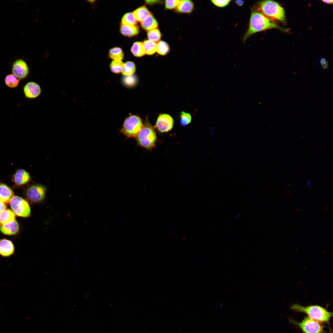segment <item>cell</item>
<instances>
[{"label":"cell","mask_w":333,"mask_h":333,"mask_svg":"<svg viewBox=\"0 0 333 333\" xmlns=\"http://www.w3.org/2000/svg\"><path fill=\"white\" fill-rule=\"evenodd\" d=\"M274 28L280 29V27L271 19L254 9L251 12L248 27L243 37V41L245 42L256 33Z\"/></svg>","instance_id":"1"},{"label":"cell","mask_w":333,"mask_h":333,"mask_svg":"<svg viewBox=\"0 0 333 333\" xmlns=\"http://www.w3.org/2000/svg\"><path fill=\"white\" fill-rule=\"evenodd\" d=\"M290 308L292 310L306 314L313 320L320 323L329 324L333 313L325 308L318 305H310L303 306L298 304H294Z\"/></svg>","instance_id":"2"},{"label":"cell","mask_w":333,"mask_h":333,"mask_svg":"<svg viewBox=\"0 0 333 333\" xmlns=\"http://www.w3.org/2000/svg\"><path fill=\"white\" fill-rule=\"evenodd\" d=\"M265 16L271 19L283 22L285 18L283 8L277 2L272 0H265L258 2L255 8Z\"/></svg>","instance_id":"3"},{"label":"cell","mask_w":333,"mask_h":333,"mask_svg":"<svg viewBox=\"0 0 333 333\" xmlns=\"http://www.w3.org/2000/svg\"><path fill=\"white\" fill-rule=\"evenodd\" d=\"M135 139L137 145L146 150H151L155 147L157 135L154 128L147 119Z\"/></svg>","instance_id":"4"},{"label":"cell","mask_w":333,"mask_h":333,"mask_svg":"<svg viewBox=\"0 0 333 333\" xmlns=\"http://www.w3.org/2000/svg\"><path fill=\"white\" fill-rule=\"evenodd\" d=\"M141 118L133 115L127 117L124 121L121 132L128 138H135L143 126Z\"/></svg>","instance_id":"5"},{"label":"cell","mask_w":333,"mask_h":333,"mask_svg":"<svg viewBox=\"0 0 333 333\" xmlns=\"http://www.w3.org/2000/svg\"><path fill=\"white\" fill-rule=\"evenodd\" d=\"M290 321L299 328L302 333H326L324 327L321 323L306 317L300 322L291 319Z\"/></svg>","instance_id":"6"},{"label":"cell","mask_w":333,"mask_h":333,"mask_svg":"<svg viewBox=\"0 0 333 333\" xmlns=\"http://www.w3.org/2000/svg\"><path fill=\"white\" fill-rule=\"evenodd\" d=\"M11 208L14 214L18 216L27 217L31 214V209L28 202L18 196H14L10 202Z\"/></svg>","instance_id":"7"},{"label":"cell","mask_w":333,"mask_h":333,"mask_svg":"<svg viewBox=\"0 0 333 333\" xmlns=\"http://www.w3.org/2000/svg\"><path fill=\"white\" fill-rule=\"evenodd\" d=\"M46 190V188L42 185H32L26 190V195L28 199L31 202H39L44 199Z\"/></svg>","instance_id":"8"},{"label":"cell","mask_w":333,"mask_h":333,"mask_svg":"<svg viewBox=\"0 0 333 333\" xmlns=\"http://www.w3.org/2000/svg\"><path fill=\"white\" fill-rule=\"evenodd\" d=\"M11 71L12 74L20 80L27 78L30 74L29 68L27 64L21 59L17 60L13 63Z\"/></svg>","instance_id":"9"},{"label":"cell","mask_w":333,"mask_h":333,"mask_svg":"<svg viewBox=\"0 0 333 333\" xmlns=\"http://www.w3.org/2000/svg\"><path fill=\"white\" fill-rule=\"evenodd\" d=\"M174 124L173 118L169 114L163 113L158 116L154 128L161 133H166L172 129Z\"/></svg>","instance_id":"10"},{"label":"cell","mask_w":333,"mask_h":333,"mask_svg":"<svg viewBox=\"0 0 333 333\" xmlns=\"http://www.w3.org/2000/svg\"><path fill=\"white\" fill-rule=\"evenodd\" d=\"M23 92L26 98L34 99L37 98L40 95L42 89L38 84L34 81H30L24 86Z\"/></svg>","instance_id":"11"},{"label":"cell","mask_w":333,"mask_h":333,"mask_svg":"<svg viewBox=\"0 0 333 333\" xmlns=\"http://www.w3.org/2000/svg\"><path fill=\"white\" fill-rule=\"evenodd\" d=\"M14 247L11 240L5 238L0 239L1 257H9L14 255Z\"/></svg>","instance_id":"12"},{"label":"cell","mask_w":333,"mask_h":333,"mask_svg":"<svg viewBox=\"0 0 333 333\" xmlns=\"http://www.w3.org/2000/svg\"><path fill=\"white\" fill-rule=\"evenodd\" d=\"M31 176L29 173L23 169L17 170L13 176L12 180L17 186L24 185L30 180Z\"/></svg>","instance_id":"13"},{"label":"cell","mask_w":333,"mask_h":333,"mask_svg":"<svg viewBox=\"0 0 333 333\" xmlns=\"http://www.w3.org/2000/svg\"><path fill=\"white\" fill-rule=\"evenodd\" d=\"M14 196V192L10 187L4 183H0V201L9 203Z\"/></svg>","instance_id":"14"},{"label":"cell","mask_w":333,"mask_h":333,"mask_svg":"<svg viewBox=\"0 0 333 333\" xmlns=\"http://www.w3.org/2000/svg\"><path fill=\"white\" fill-rule=\"evenodd\" d=\"M19 230V224L16 220L6 224H0V231L5 235H15L18 232Z\"/></svg>","instance_id":"15"},{"label":"cell","mask_w":333,"mask_h":333,"mask_svg":"<svg viewBox=\"0 0 333 333\" xmlns=\"http://www.w3.org/2000/svg\"><path fill=\"white\" fill-rule=\"evenodd\" d=\"M194 7V4L192 1L181 0L176 8V10L180 13L189 14L193 11Z\"/></svg>","instance_id":"16"},{"label":"cell","mask_w":333,"mask_h":333,"mask_svg":"<svg viewBox=\"0 0 333 333\" xmlns=\"http://www.w3.org/2000/svg\"><path fill=\"white\" fill-rule=\"evenodd\" d=\"M141 23L142 28L148 31L158 28V25L157 20L151 14Z\"/></svg>","instance_id":"17"},{"label":"cell","mask_w":333,"mask_h":333,"mask_svg":"<svg viewBox=\"0 0 333 333\" xmlns=\"http://www.w3.org/2000/svg\"><path fill=\"white\" fill-rule=\"evenodd\" d=\"M120 31L123 35L129 37L135 36L139 33L138 27L136 25H128L121 24Z\"/></svg>","instance_id":"18"},{"label":"cell","mask_w":333,"mask_h":333,"mask_svg":"<svg viewBox=\"0 0 333 333\" xmlns=\"http://www.w3.org/2000/svg\"><path fill=\"white\" fill-rule=\"evenodd\" d=\"M133 14L137 20L141 22L151 13L145 6H143L135 10Z\"/></svg>","instance_id":"19"},{"label":"cell","mask_w":333,"mask_h":333,"mask_svg":"<svg viewBox=\"0 0 333 333\" xmlns=\"http://www.w3.org/2000/svg\"><path fill=\"white\" fill-rule=\"evenodd\" d=\"M15 220V215L10 209L5 210L0 215V224L9 223Z\"/></svg>","instance_id":"20"},{"label":"cell","mask_w":333,"mask_h":333,"mask_svg":"<svg viewBox=\"0 0 333 333\" xmlns=\"http://www.w3.org/2000/svg\"><path fill=\"white\" fill-rule=\"evenodd\" d=\"M131 51L134 56L137 57H142L146 54L143 43L140 42H134Z\"/></svg>","instance_id":"21"},{"label":"cell","mask_w":333,"mask_h":333,"mask_svg":"<svg viewBox=\"0 0 333 333\" xmlns=\"http://www.w3.org/2000/svg\"><path fill=\"white\" fill-rule=\"evenodd\" d=\"M20 80L13 74L7 75L5 77L4 81L6 85L10 88H14L18 85Z\"/></svg>","instance_id":"22"},{"label":"cell","mask_w":333,"mask_h":333,"mask_svg":"<svg viewBox=\"0 0 333 333\" xmlns=\"http://www.w3.org/2000/svg\"><path fill=\"white\" fill-rule=\"evenodd\" d=\"M170 50V46L166 42L160 41L157 43L156 52L159 55L165 56L169 53Z\"/></svg>","instance_id":"23"},{"label":"cell","mask_w":333,"mask_h":333,"mask_svg":"<svg viewBox=\"0 0 333 333\" xmlns=\"http://www.w3.org/2000/svg\"><path fill=\"white\" fill-rule=\"evenodd\" d=\"M142 43L146 54L151 55L156 52V42L148 39L145 40Z\"/></svg>","instance_id":"24"},{"label":"cell","mask_w":333,"mask_h":333,"mask_svg":"<svg viewBox=\"0 0 333 333\" xmlns=\"http://www.w3.org/2000/svg\"><path fill=\"white\" fill-rule=\"evenodd\" d=\"M136 70L134 63L132 61H127L124 64L121 71L122 74L124 76H131Z\"/></svg>","instance_id":"25"},{"label":"cell","mask_w":333,"mask_h":333,"mask_svg":"<svg viewBox=\"0 0 333 333\" xmlns=\"http://www.w3.org/2000/svg\"><path fill=\"white\" fill-rule=\"evenodd\" d=\"M109 57L114 60H121L123 58V51L120 47H116L110 49L109 51Z\"/></svg>","instance_id":"26"},{"label":"cell","mask_w":333,"mask_h":333,"mask_svg":"<svg viewBox=\"0 0 333 333\" xmlns=\"http://www.w3.org/2000/svg\"><path fill=\"white\" fill-rule=\"evenodd\" d=\"M137 21L133 13L128 12L125 14L122 17L121 24L128 25H136Z\"/></svg>","instance_id":"27"},{"label":"cell","mask_w":333,"mask_h":333,"mask_svg":"<svg viewBox=\"0 0 333 333\" xmlns=\"http://www.w3.org/2000/svg\"><path fill=\"white\" fill-rule=\"evenodd\" d=\"M147 36L149 40L156 42L160 41L162 34L160 30L157 28L148 31Z\"/></svg>","instance_id":"28"},{"label":"cell","mask_w":333,"mask_h":333,"mask_svg":"<svg viewBox=\"0 0 333 333\" xmlns=\"http://www.w3.org/2000/svg\"><path fill=\"white\" fill-rule=\"evenodd\" d=\"M124 64L121 60L112 61L110 65L111 71L115 74L120 73L122 71Z\"/></svg>","instance_id":"29"},{"label":"cell","mask_w":333,"mask_h":333,"mask_svg":"<svg viewBox=\"0 0 333 333\" xmlns=\"http://www.w3.org/2000/svg\"><path fill=\"white\" fill-rule=\"evenodd\" d=\"M179 119L181 125L185 126L191 123V117L189 113L184 111H181L179 114Z\"/></svg>","instance_id":"30"},{"label":"cell","mask_w":333,"mask_h":333,"mask_svg":"<svg viewBox=\"0 0 333 333\" xmlns=\"http://www.w3.org/2000/svg\"><path fill=\"white\" fill-rule=\"evenodd\" d=\"M124 83L128 86H132L135 85L136 82L135 76L132 75L125 76L123 78Z\"/></svg>","instance_id":"31"},{"label":"cell","mask_w":333,"mask_h":333,"mask_svg":"<svg viewBox=\"0 0 333 333\" xmlns=\"http://www.w3.org/2000/svg\"><path fill=\"white\" fill-rule=\"evenodd\" d=\"M231 0H212L211 2L214 6L219 8H224L228 6L231 2Z\"/></svg>","instance_id":"32"},{"label":"cell","mask_w":333,"mask_h":333,"mask_svg":"<svg viewBox=\"0 0 333 333\" xmlns=\"http://www.w3.org/2000/svg\"><path fill=\"white\" fill-rule=\"evenodd\" d=\"M180 0H166L165 2V7L167 10H172L176 8Z\"/></svg>","instance_id":"33"},{"label":"cell","mask_w":333,"mask_h":333,"mask_svg":"<svg viewBox=\"0 0 333 333\" xmlns=\"http://www.w3.org/2000/svg\"><path fill=\"white\" fill-rule=\"evenodd\" d=\"M321 65L323 69L327 68L328 64V62L324 58H322L320 60Z\"/></svg>","instance_id":"34"},{"label":"cell","mask_w":333,"mask_h":333,"mask_svg":"<svg viewBox=\"0 0 333 333\" xmlns=\"http://www.w3.org/2000/svg\"><path fill=\"white\" fill-rule=\"evenodd\" d=\"M6 208L5 204L0 201V215Z\"/></svg>","instance_id":"35"},{"label":"cell","mask_w":333,"mask_h":333,"mask_svg":"<svg viewBox=\"0 0 333 333\" xmlns=\"http://www.w3.org/2000/svg\"><path fill=\"white\" fill-rule=\"evenodd\" d=\"M235 3L238 6H241L244 4V1L241 0H236L235 1Z\"/></svg>","instance_id":"36"},{"label":"cell","mask_w":333,"mask_h":333,"mask_svg":"<svg viewBox=\"0 0 333 333\" xmlns=\"http://www.w3.org/2000/svg\"><path fill=\"white\" fill-rule=\"evenodd\" d=\"M322 1L323 2H324V3H327V4H332L333 3V1L332 0H322Z\"/></svg>","instance_id":"37"}]
</instances>
